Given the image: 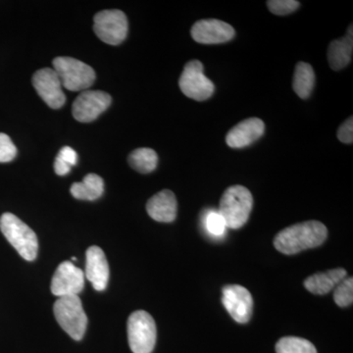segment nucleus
I'll use <instances>...</instances> for the list:
<instances>
[{
    "label": "nucleus",
    "instance_id": "1",
    "mask_svg": "<svg viewBox=\"0 0 353 353\" xmlns=\"http://www.w3.org/2000/svg\"><path fill=\"white\" fill-rule=\"evenodd\" d=\"M328 229L319 221H307L285 228L274 239V246L283 254L292 255L318 248L325 243Z\"/></svg>",
    "mask_w": 353,
    "mask_h": 353
},
{
    "label": "nucleus",
    "instance_id": "2",
    "mask_svg": "<svg viewBox=\"0 0 353 353\" xmlns=\"http://www.w3.org/2000/svg\"><path fill=\"white\" fill-rule=\"evenodd\" d=\"M253 206L250 190L241 185L228 188L220 199L219 210L227 228L236 230L245 226Z\"/></svg>",
    "mask_w": 353,
    "mask_h": 353
},
{
    "label": "nucleus",
    "instance_id": "3",
    "mask_svg": "<svg viewBox=\"0 0 353 353\" xmlns=\"http://www.w3.org/2000/svg\"><path fill=\"white\" fill-rule=\"evenodd\" d=\"M0 230L23 259L27 261H34L37 259L39 252L38 236L17 216L12 213L2 214L0 217Z\"/></svg>",
    "mask_w": 353,
    "mask_h": 353
},
{
    "label": "nucleus",
    "instance_id": "4",
    "mask_svg": "<svg viewBox=\"0 0 353 353\" xmlns=\"http://www.w3.org/2000/svg\"><path fill=\"white\" fill-rule=\"evenodd\" d=\"M58 324L73 340L81 341L88 327V317L79 296L58 297L53 306Z\"/></svg>",
    "mask_w": 353,
    "mask_h": 353
},
{
    "label": "nucleus",
    "instance_id": "5",
    "mask_svg": "<svg viewBox=\"0 0 353 353\" xmlns=\"http://www.w3.org/2000/svg\"><path fill=\"white\" fill-rule=\"evenodd\" d=\"M128 341L134 353H152L157 343V330L154 319L143 310L132 312L128 319Z\"/></svg>",
    "mask_w": 353,
    "mask_h": 353
},
{
    "label": "nucleus",
    "instance_id": "6",
    "mask_svg": "<svg viewBox=\"0 0 353 353\" xmlns=\"http://www.w3.org/2000/svg\"><path fill=\"white\" fill-rule=\"evenodd\" d=\"M52 65L62 87L66 90L80 92L94 85L97 77L94 70L76 58L57 57L53 60Z\"/></svg>",
    "mask_w": 353,
    "mask_h": 353
},
{
    "label": "nucleus",
    "instance_id": "7",
    "mask_svg": "<svg viewBox=\"0 0 353 353\" xmlns=\"http://www.w3.org/2000/svg\"><path fill=\"white\" fill-rule=\"evenodd\" d=\"M179 85L185 97L196 101H208L214 94L215 85L203 73V64L192 60L183 67Z\"/></svg>",
    "mask_w": 353,
    "mask_h": 353
},
{
    "label": "nucleus",
    "instance_id": "8",
    "mask_svg": "<svg viewBox=\"0 0 353 353\" xmlns=\"http://www.w3.org/2000/svg\"><path fill=\"white\" fill-rule=\"evenodd\" d=\"M128 19L121 10H103L95 14L94 31L103 43L119 46L127 38Z\"/></svg>",
    "mask_w": 353,
    "mask_h": 353
},
{
    "label": "nucleus",
    "instance_id": "9",
    "mask_svg": "<svg viewBox=\"0 0 353 353\" xmlns=\"http://www.w3.org/2000/svg\"><path fill=\"white\" fill-rule=\"evenodd\" d=\"M111 101L112 99L108 92L83 90L74 101L72 113L79 122H92L110 106Z\"/></svg>",
    "mask_w": 353,
    "mask_h": 353
},
{
    "label": "nucleus",
    "instance_id": "10",
    "mask_svg": "<svg viewBox=\"0 0 353 353\" xmlns=\"http://www.w3.org/2000/svg\"><path fill=\"white\" fill-rule=\"evenodd\" d=\"M222 303L234 321L246 324L252 319L253 299L250 290L239 285H225Z\"/></svg>",
    "mask_w": 353,
    "mask_h": 353
},
{
    "label": "nucleus",
    "instance_id": "11",
    "mask_svg": "<svg viewBox=\"0 0 353 353\" xmlns=\"http://www.w3.org/2000/svg\"><path fill=\"white\" fill-rule=\"evenodd\" d=\"M85 285V273L70 261L58 266L52 281L51 292L57 297L78 296Z\"/></svg>",
    "mask_w": 353,
    "mask_h": 353
},
{
    "label": "nucleus",
    "instance_id": "12",
    "mask_svg": "<svg viewBox=\"0 0 353 353\" xmlns=\"http://www.w3.org/2000/svg\"><path fill=\"white\" fill-rule=\"evenodd\" d=\"M32 85L50 108H61L66 102L62 83L53 68L39 70L32 76Z\"/></svg>",
    "mask_w": 353,
    "mask_h": 353
},
{
    "label": "nucleus",
    "instance_id": "13",
    "mask_svg": "<svg viewBox=\"0 0 353 353\" xmlns=\"http://www.w3.org/2000/svg\"><path fill=\"white\" fill-rule=\"evenodd\" d=\"M192 38L201 44H220L234 39V28L224 21L202 19L194 23L190 30Z\"/></svg>",
    "mask_w": 353,
    "mask_h": 353
},
{
    "label": "nucleus",
    "instance_id": "14",
    "mask_svg": "<svg viewBox=\"0 0 353 353\" xmlns=\"http://www.w3.org/2000/svg\"><path fill=\"white\" fill-rule=\"evenodd\" d=\"M265 132L263 121L259 118H250L241 121L230 130L226 137L227 145L232 148H243L259 141Z\"/></svg>",
    "mask_w": 353,
    "mask_h": 353
},
{
    "label": "nucleus",
    "instance_id": "15",
    "mask_svg": "<svg viewBox=\"0 0 353 353\" xmlns=\"http://www.w3.org/2000/svg\"><path fill=\"white\" fill-rule=\"evenodd\" d=\"M109 265L105 253L99 246H90L87 250V264L85 276L94 285V289L102 292L108 287Z\"/></svg>",
    "mask_w": 353,
    "mask_h": 353
},
{
    "label": "nucleus",
    "instance_id": "16",
    "mask_svg": "<svg viewBox=\"0 0 353 353\" xmlns=\"http://www.w3.org/2000/svg\"><path fill=\"white\" fill-rule=\"evenodd\" d=\"M178 202L175 194L169 190L157 192L146 203V211L153 220L161 223H171L176 217Z\"/></svg>",
    "mask_w": 353,
    "mask_h": 353
},
{
    "label": "nucleus",
    "instance_id": "17",
    "mask_svg": "<svg viewBox=\"0 0 353 353\" xmlns=\"http://www.w3.org/2000/svg\"><path fill=\"white\" fill-rule=\"evenodd\" d=\"M347 272L343 268L332 269L327 272L313 274L306 278L303 285L305 289L316 296H324L334 290L343 279L347 278Z\"/></svg>",
    "mask_w": 353,
    "mask_h": 353
},
{
    "label": "nucleus",
    "instance_id": "18",
    "mask_svg": "<svg viewBox=\"0 0 353 353\" xmlns=\"http://www.w3.org/2000/svg\"><path fill=\"white\" fill-rule=\"evenodd\" d=\"M353 51L352 25L343 39H334L328 48V61L334 71L345 68L352 61Z\"/></svg>",
    "mask_w": 353,
    "mask_h": 353
},
{
    "label": "nucleus",
    "instance_id": "19",
    "mask_svg": "<svg viewBox=\"0 0 353 353\" xmlns=\"http://www.w3.org/2000/svg\"><path fill=\"white\" fill-rule=\"evenodd\" d=\"M71 194L81 201H97L104 192V182L97 174H88L83 182L74 183L71 187Z\"/></svg>",
    "mask_w": 353,
    "mask_h": 353
},
{
    "label": "nucleus",
    "instance_id": "20",
    "mask_svg": "<svg viewBox=\"0 0 353 353\" xmlns=\"http://www.w3.org/2000/svg\"><path fill=\"white\" fill-rule=\"evenodd\" d=\"M315 85V73L312 66L305 62H299L294 70L292 88L301 99H308Z\"/></svg>",
    "mask_w": 353,
    "mask_h": 353
},
{
    "label": "nucleus",
    "instance_id": "21",
    "mask_svg": "<svg viewBox=\"0 0 353 353\" xmlns=\"http://www.w3.org/2000/svg\"><path fill=\"white\" fill-rule=\"evenodd\" d=\"M130 166L139 173H152L157 169L158 163L157 153L152 148H141L134 150L128 158Z\"/></svg>",
    "mask_w": 353,
    "mask_h": 353
},
{
    "label": "nucleus",
    "instance_id": "22",
    "mask_svg": "<svg viewBox=\"0 0 353 353\" xmlns=\"http://www.w3.org/2000/svg\"><path fill=\"white\" fill-rule=\"evenodd\" d=\"M276 353H317V350L305 339L285 336L276 343Z\"/></svg>",
    "mask_w": 353,
    "mask_h": 353
},
{
    "label": "nucleus",
    "instance_id": "23",
    "mask_svg": "<svg viewBox=\"0 0 353 353\" xmlns=\"http://www.w3.org/2000/svg\"><path fill=\"white\" fill-rule=\"evenodd\" d=\"M78 162V154L70 146H64L60 150L54 162V171L58 176H66L71 168Z\"/></svg>",
    "mask_w": 353,
    "mask_h": 353
},
{
    "label": "nucleus",
    "instance_id": "24",
    "mask_svg": "<svg viewBox=\"0 0 353 353\" xmlns=\"http://www.w3.org/2000/svg\"><path fill=\"white\" fill-rule=\"evenodd\" d=\"M334 301L340 307H347L353 301V278H345L334 288Z\"/></svg>",
    "mask_w": 353,
    "mask_h": 353
},
{
    "label": "nucleus",
    "instance_id": "25",
    "mask_svg": "<svg viewBox=\"0 0 353 353\" xmlns=\"http://www.w3.org/2000/svg\"><path fill=\"white\" fill-rule=\"evenodd\" d=\"M204 224H205L206 231L211 236H222L223 234L226 233V223H225L224 219L218 211H208L205 216Z\"/></svg>",
    "mask_w": 353,
    "mask_h": 353
},
{
    "label": "nucleus",
    "instance_id": "26",
    "mask_svg": "<svg viewBox=\"0 0 353 353\" xmlns=\"http://www.w3.org/2000/svg\"><path fill=\"white\" fill-rule=\"evenodd\" d=\"M299 2L296 0H269L267 6L271 13L278 16L289 15L294 12L299 7Z\"/></svg>",
    "mask_w": 353,
    "mask_h": 353
},
{
    "label": "nucleus",
    "instance_id": "27",
    "mask_svg": "<svg viewBox=\"0 0 353 353\" xmlns=\"http://www.w3.org/2000/svg\"><path fill=\"white\" fill-rule=\"evenodd\" d=\"M17 155V148L11 139L3 132H0V163L12 161Z\"/></svg>",
    "mask_w": 353,
    "mask_h": 353
},
{
    "label": "nucleus",
    "instance_id": "28",
    "mask_svg": "<svg viewBox=\"0 0 353 353\" xmlns=\"http://www.w3.org/2000/svg\"><path fill=\"white\" fill-rule=\"evenodd\" d=\"M339 141L343 143H352L353 141V118L350 117L338 130Z\"/></svg>",
    "mask_w": 353,
    "mask_h": 353
}]
</instances>
